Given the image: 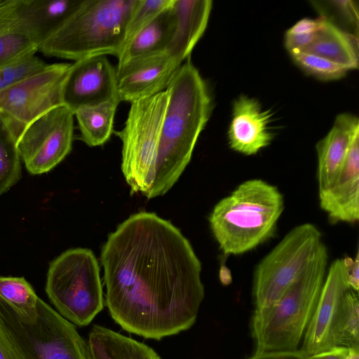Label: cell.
<instances>
[{"instance_id": "cell-1", "label": "cell", "mask_w": 359, "mask_h": 359, "mask_svg": "<svg viewBox=\"0 0 359 359\" xmlns=\"http://www.w3.org/2000/svg\"><path fill=\"white\" fill-rule=\"evenodd\" d=\"M101 262L108 310L124 330L160 340L195 323L201 264L171 222L154 212L130 216L108 236Z\"/></svg>"}, {"instance_id": "cell-2", "label": "cell", "mask_w": 359, "mask_h": 359, "mask_svg": "<svg viewBox=\"0 0 359 359\" xmlns=\"http://www.w3.org/2000/svg\"><path fill=\"white\" fill-rule=\"evenodd\" d=\"M169 99L160 137L152 198L166 194L178 180L210 115L208 86L192 63L186 59L166 88Z\"/></svg>"}, {"instance_id": "cell-3", "label": "cell", "mask_w": 359, "mask_h": 359, "mask_svg": "<svg viewBox=\"0 0 359 359\" xmlns=\"http://www.w3.org/2000/svg\"><path fill=\"white\" fill-rule=\"evenodd\" d=\"M283 208V196L276 186L248 180L215 205L210 229L224 254L241 255L273 236Z\"/></svg>"}, {"instance_id": "cell-4", "label": "cell", "mask_w": 359, "mask_h": 359, "mask_svg": "<svg viewBox=\"0 0 359 359\" xmlns=\"http://www.w3.org/2000/svg\"><path fill=\"white\" fill-rule=\"evenodd\" d=\"M323 243L303 271L270 306L255 310L252 335L255 353L294 351L316 306L327 273Z\"/></svg>"}, {"instance_id": "cell-5", "label": "cell", "mask_w": 359, "mask_h": 359, "mask_svg": "<svg viewBox=\"0 0 359 359\" xmlns=\"http://www.w3.org/2000/svg\"><path fill=\"white\" fill-rule=\"evenodd\" d=\"M137 0H83L81 6L40 46L43 54L74 61L118 57Z\"/></svg>"}, {"instance_id": "cell-6", "label": "cell", "mask_w": 359, "mask_h": 359, "mask_svg": "<svg viewBox=\"0 0 359 359\" xmlns=\"http://www.w3.org/2000/svg\"><path fill=\"white\" fill-rule=\"evenodd\" d=\"M46 292L57 312L72 324L89 325L104 307L100 267L89 249H69L51 262Z\"/></svg>"}, {"instance_id": "cell-7", "label": "cell", "mask_w": 359, "mask_h": 359, "mask_svg": "<svg viewBox=\"0 0 359 359\" xmlns=\"http://www.w3.org/2000/svg\"><path fill=\"white\" fill-rule=\"evenodd\" d=\"M167 90L131 103L124 127L114 132L122 142L121 170L132 193L152 198Z\"/></svg>"}, {"instance_id": "cell-8", "label": "cell", "mask_w": 359, "mask_h": 359, "mask_svg": "<svg viewBox=\"0 0 359 359\" xmlns=\"http://www.w3.org/2000/svg\"><path fill=\"white\" fill-rule=\"evenodd\" d=\"M322 242L313 224L295 226L257 264L253 276L255 309L270 306L306 268Z\"/></svg>"}, {"instance_id": "cell-9", "label": "cell", "mask_w": 359, "mask_h": 359, "mask_svg": "<svg viewBox=\"0 0 359 359\" xmlns=\"http://www.w3.org/2000/svg\"><path fill=\"white\" fill-rule=\"evenodd\" d=\"M74 112L59 105L29 123L17 138V148L32 175L49 172L71 151Z\"/></svg>"}, {"instance_id": "cell-10", "label": "cell", "mask_w": 359, "mask_h": 359, "mask_svg": "<svg viewBox=\"0 0 359 359\" xmlns=\"http://www.w3.org/2000/svg\"><path fill=\"white\" fill-rule=\"evenodd\" d=\"M72 64L48 65L41 72L0 91V114L20 131L48 111L63 104V86Z\"/></svg>"}, {"instance_id": "cell-11", "label": "cell", "mask_w": 359, "mask_h": 359, "mask_svg": "<svg viewBox=\"0 0 359 359\" xmlns=\"http://www.w3.org/2000/svg\"><path fill=\"white\" fill-rule=\"evenodd\" d=\"M63 104L74 112L81 107L116 101V69L105 55L75 61L71 65L62 91Z\"/></svg>"}, {"instance_id": "cell-12", "label": "cell", "mask_w": 359, "mask_h": 359, "mask_svg": "<svg viewBox=\"0 0 359 359\" xmlns=\"http://www.w3.org/2000/svg\"><path fill=\"white\" fill-rule=\"evenodd\" d=\"M182 63L164 50L118 65L116 73L119 101L132 103L165 90Z\"/></svg>"}, {"instance_id": "cell-13", "label": "cell", "mask_w": 359, "mask_h": 359, "mask_svg": "<svg viewBox=\"0 0 359 359\" xmlns=\"http://www.w3.org/2000/svg\"><path fill=\"white\" fill-rule=\"evenodd\" d=\"M349 289L344 259H335L327 271L316 306L304 334L301 350L307 355L334 347V322L344 295Z\"/></svg>"}, {"instance_id": "cell-14", "label": "cell", "mask_w": 359, "mask_h": 359, "mask_svg": "<svg viewBox=\"0 0 359 359\" xmlns=\"http://www.w3.org/2000/svg\"><path fill=\"white\" fill-rule=\"evenodd\" d=\"M26 326L40 359H89L87 344L74 325L41 299L36 322Z\"/></svg>"}, {"instance_id": "cell-15", "label": "cell", "mask_w": 359, "mask_h": 359, "mask_svg": "<svg viewBox=\"0 0 359 359\" xmlns=\"http://www.w3.org/2000/svg\"><path fill=\"white\" fill-rule=\"evenodd\" d=\"M320 206L332 222L359 219V136L351 144L333 182L319 191Z\"/></svg>"}, {"instance_id": "cell-16", "label": "cell", "mask_w": 359, "mask_h": 359, "mask_svg": "<svg viewBox=\"0 0 359 359\" xmlns=\"http://www.w3.org/2000/svg\"><path fill=\"white\" fill-rule=\"evenodd\" d=\"M271 115L259 102L247 95L234 100L228 130L230 147L245 155H254L269 146L273 139L269 123Z\"/></svg>"}, {"instance_id": "cell-17", "label": "cell", "mask_w": 359, "mask_h": 359, "mask_svg": "<svg viewBox=\"0 0 359 359\" xmlns=\"http://www.w3.org/2000/svg\"><path fill=\"white\" fill-rule=\"evenodd\" d=\"M83 1L13 0V15L25 32L41 46L76 11Z\"/></svg>"}, {"instance_id": "cell-18", "label": "cell", "mask_w": 359, "mask_h": 359, "mask_svg": "<svg viewBox=\"0 0 359 359\" xmlns=\"http://www.w3.org/2000/svg\"><path fill=\"white\" fill-rule=\"evenodd\" d=\"M359 136V121L348 113L339 114L327 134L316 144L318 190L327 187L335 179L355 139Z\"/></svg>"}, {"instance_id": "cell-19", "label": "cell", "mask_w": 359, "mask_h": 359, "mask_svg": "<svg viewBox=\"0 0 359 359\" xmlns=\"http://www.w3.org/2000/svg\"><path fill=\"white\" fill-rule=\"evenodd\" d=\"M212 4L210 0H174L172 8L176 24L167 51L181 62L190 56L203 36Z\"/></svg>"}, {"instance_id": "cell-20", "label": "cell", "mask_w": 359, "mask_h": 359, "mask_svg": "<svg viewBox=\"0 0 359 359\" xmlns=\"http://www.w3.org/2000/svg\"><path fill=\"white\" fill-rule=\"evenodd\" d=\"M86 344L89 359H161L150 346L97 325Z\"/></svg>"}, {"instance_id": "cell-21", "label": "cell", "mask_w": 359, "mask_h": 359, "mask_svg": "<svg viewBox=\"0 0 359 359\" xmlns=\"http://www.w3.org/2000/svg\"><path fill=\"white\" fill-rule=\"evenodd\" d=\"M172 6L125 43L117 57L118 65L142 55L167 50L176 24Z\"/></svg>"}, {"instance_id": "cell-22", "label": "cell", "mask_w": 359, "mask_h": 359, "mask_svg": "<svg viewBox=\"0 0 359 359\" xmlns=\"http://www.w3.org/2000/svg\"><path fill=\"white\" fill-rule=\"evenodd\" d=\"M302 51L324 57L348 70L358 66V39L344 33L323 19L314 41Z\"/></svg>"}, {"instance_id": "cell-23", "label": "cell", "mask_w": 359, "mask_h": 359, "mask_svg": "<svg viewBox=\"0 0 359 359\" xmlns=\"http://www.w3.org/2000/svg\"><path fill=\"white\" fill-rule=\"evenodd\" d=\"M0 359H40L27 326L1 296Z\"/></svg>"}, {"instance_id": "cell-24", "label": "cell", "mask_w": 359, "mask_h": 359, "mask_svg": "<svg viewBox=\"0 0 359 359\" xmlns=\"http://www.w3.org/2000/svg\"><path fill=\"white\" fill-rule=\"evenodd\" d=\"M119 102H107L93 107H83L74 112L80 139L89 147L104 144L110 138L116 108Z\"/></svg>"}, {"instance_id": "cell-25", "label": "cell", "mask_w": 359, "mask_h": 359, "mask_svg": "<svg viewBox=\"0 0 359 359\" xmlns=\"http://www.w3.org/2000/svg\"><path fill=\"white\" fill-rule=\"evenodd\" d=\"M19 134L14 124L0 114V196L21 177V158L17 148Z\"/></svg>"}, {"instance_id": "cell-26", "label": "cell", "mask_w": 359, "mask_h": 359, "mask_svg": "<svg viewBox=\"0 0 359 359\" xmlns=\"http://www.w3.org/2000/svg\"><path fill=\"white\" fill-rule=\"evenodd\" d=\"M0 296L25 325H32L36 322L39 297L24 278L0 276Z\"/></svg>"}, {"instance_id": "cell-27", "label": "cell", "mask_w": 359, "mask_h": 359, "mask_svg": "<svg viewBox=\"0 0 359 359\" xmlns=\"http://www.w3.org/2000/svg\"><path fill=\"white\" fill-rule=\"evenodd\" d=\"M333 346L359 348V299L351 289L344 294L332 332Z\"/></svg>"}, {"instance_id": "cell-28", "label": "cell", "mask_w": 359, "mask_h": 359, "mask_svg": "<svg viewBox=\"0 0 359 359\" xmlns=\"http://www.w3.org/2000/svg\"><path fill=\"white\" fill-rule=\"evenodd\" d=\"M311 4L319 13L320 18L344 33L358 38V8L355 1H313Z\"/></svg>"}, {"instance_id": "cell-29", "label": "cell", "mask_w": 359, "mask_h": 359, "mask_svg": "<svg viewBox=\"0 0 359 359\" xmlns=\"http://www.w3.org/2000/svg\"><path fill=\"white\" fill-rule=\"evenodd\" d=\"M39 44L20 29L0 24V69L39 50Z\"/></svg>"}, {"instance_id": "cell-30", "label": "cell", "mask_w": 359, "mask_h": 359, "mask_svg": "<svg viewBox=\"0 0 359 359\" xmlns=\"http://www.w3.org/2000/svg\"><path fill=\"white\" fill-rule=\"evenodd\" d=\"M291 55L298 66L321 80L338 79L348 71L338 64L311 53L299 51Z\"/></svg>"}, {"instance_id": "cell-31", "label": "cell", "mask_w": 359, "mask_h": 359, "mask_svg": "<svg viewBox=\"0 0 359 359\" xmlns=\"http://www.w3.org/2000/svg\"><path fill=\"white\" fill-rule=\"evenodd\" d=\"M173 1L174 0H137L128 23L125 43L158 14L170 7Z\"/></svg>"}, {"instance_id": "cell-32", "label": "cell", "mask_w": 359, "mask_h": 359, "mask_svg": "<svg viewBox=\"0 0 359 359\" xmlns=\"http://www.w3.org/2000/svg\"><path fill=\"white\" fill-rule=\"evenodd\" d=\"M48 66L35 54H32L0 69V74L6 87L41 72Z\"/></svg>"}, {"instance_id": "cell-33", "label": "cell", "mask_w": 359, "mask_h": 359, "mask_svg": "<svg viewBox=\"0 0 359 359\" xmlns=\"http://www.w3.org/2000/svg\"><path fill=\"white\" fill-rule=\"evenodd\" d=\"M322 24V19L303 18L290 27L286 34L294 35H305L317 33Z\"/></svg>"}, {"instance_id": "cell-34", "label": "cell", "mask_w": 359, "mask_h": 359, "mask_svg": "<svg viewBox=\"0 0 359 359\" xmlns=\"http://www.w3.org/2000/svg\"><path fill=\"white\" fill-rule=\"evenodd\" d=\"M247 359H309L301 349L294 351L255 353Z\"/></svg>"}, {"instance_id": "cell-35", "label": "cell", "mask_w": 359, "mask_h": 359, "mask_svg": "<svg viewBox=\"0 0 359 359\" xmlns=\"http://www.w3.org/2000/svg\"><path fill=\"white\" fill-rule=\"evenodd\" d=\"M347 280L349 288L355 292L359 289V255L357 252L355 258H344Z\"/></svg>"}, {"instance_id": "cell-36", "label": "cell", "mask_w": 359, "mask_h": 359, "mask_svg": "<svg viewBox=\"0 0 359 359\" xmlns=\"http://www.w3.org/2000/svg\"><path fill=\"white\" fill-rule=\"evenodd\" d=\"M349 348L342 346H334L326 351L309 355V359H346Z\"/></svg>"}, {"instance_id": "cell-37", "label": "cell", "mask_w": 359, "mask_h": 359, "mask_svg": "<svg viewBox=\"0 0 359 359\" xmlns=\"http://www.w3.org/2000/svg\"><path fill=\"white\" fill-rule=\"evenodd\" d=\"M346 359H359V348H349Z\"/></svg>"}, {"instance_id": "cell-38", "label": "cell", "mask_w": 359, "mask_h": 359, "mask_svg": "<svg viewBox=\"0 0 359 359\" xmlns=\"http://www.w3.org/2000/svg\"><path fill=\"white\" fill-rule=\"evenodd\" d=\"M5 88V84H4V80L2 79V76L0 74V91L4 88Z\"/></svg>"}]
</instances>
